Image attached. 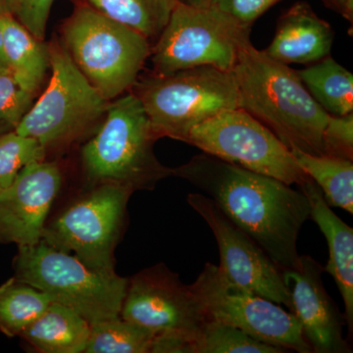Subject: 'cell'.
I'll use <instances>...</instances> for the list:
<instances>
[{"mask_svg":"<svg viewBox=\"0 0 353 353\" xmlns=\"http://www.w3.org/2000/svg\"><path fill=\"white\" fill-rule=\"evenodd\" d=\"M241 330L209 319L194 341V353H283Z\"/></svg>","mask_w":353,"mask_h":353,"instance_id":"25","label":"cell"},{"mask_svg":"<svg viewBox=\"0 0 353 353\" xmlns=\"http://www.w3.org/2000/svg\"><path fill=\"white\" fill-rule=\"evenodd\" d=\"M310 205V219L324 234L329 246V261L324 271L334 278L345 303L348 332L353 329V230L332 210L317 183L309 179L301 185Z\"/></svg>","mask_w":353,"mask_h":353,"instance_id":"17","label":"cell"},{"mask_svg":"<svg viewBox=\"0 0 353 353\" xmlns=\"http://www.w3.org/2000/svg\"><path fill=\"white\" fill-rule=\"evenodd\" d=\"M190 208L208 223L220 252L221 273L229 282L282 304L292 312L289 290L282 270L245 232L236 226L210 197L190 194Z\"/></svg>","mask_w":353,"mask_h":353,"instance_id":"13","label":"cell"},{"mask_svg":"<svg viewBox=\"0 0 353 353\" xmlns=\"http://www.w3.org/2000/svg\"><path fill=\"white\" fill-rule=\"evenodd\" d=\"M309 94L330 115L353 113V75L331 57L297 71Z\"/></svg>","mask_w":353,"mask_h":353,"instance_id":"20","label":"cell"},{"mask_svg":"<svg viewBox=\"0 0 353 353\" xmlns=\"http://www.w3.org/2000/svg\"><path fill=\"white\" fill-rule=\"evenodd\" d=\"M132 190L102 183L74 202L59 217L46 225L41 241L95 270H114L113 253L124 225Z\"/></svg>","mask_w":353,"mask_h":353,"instance_id":"10","label":"cell"},{"mask_svg":"<svg viewBox=\"0 0 353 353\" xmlns=\"http://www.w3.org/2000/svg\"><path fill=\"white\" fill-rule=\"evenodd\" d=\"M109 19L139 32L148 41L157 39L168 23L176 0H85Z\"/></svg>","mask_w":353,"mask_h":353,"instance_id":"22","label":"cell"},{"mask_svg":"<svg viewBox=\"0 0 353 353\" xmlns=\"http://www.w3.org/2000/svg\"><path fill=\"white\" fill-rule=\"evenodd\" d=\"M15 0H0V16L13 15Z\"/></svg>","mask_w":353,"mask_h":353,"instance_id":"33","label":"cell"},{"mask_svg":"<svg viewBox=\"0 0 353 353\" xmlns=\"http://www.w3.org/2000/svg\"><path fill=\"white\" fill-rule=\"evenodd\" d=\"M90 324L73 309L51 303L20 334L32 347L43 353H83Z\"/></svg>","mask_w":353,"mask_h":353,"instance_id":"19","label":"cell"},{"mask_svg":"<svg viewBox=\"0 0 353 353\" xmlns=\"http://www.w3.org/2000/svg\"><path fill=\"white\" fill-rule=\"evenodd\" d=\"M279 1L280 0H211L210 7L250 28L254 21Z\"/></svg>","mask_w":353,"mask_h":353,"instance_id":"30","label":"cell"},{"mask_svg":"<svg viewBox=\"0 0 353 353\" xmlns=\"http://www.w3.org/2000/svg\"><path fill=\"white\" fill-rule=\"evenodd\" d=\"M185 143L246 170L287 185L307 182L289 148L245 109L224 111L190 132Z\"/></svg>","mask_w":353,"mask_h":353,"instance_id":"9","label":"cell"},{"mask_svg":"<svg viewBox=\"0 0 353 353\" xmlns=\"http://www.w3.org/2000/svg\"><path fill=\"white\" fill-rule=\"evenodd\" d=\"M325 155L353 159V113L329 115L323 132Z\"/></svg>","mask_w":353,"mask_h":353,"instance_id":"28","label":"cell"},{"mask_svg":"<svg viewBox=\"0 0 353 353\" xmlns=\"http://www.w3.org/2000/svg\"><path fill=\"white\" fill-rule=\"evenodd\" d=\"M7 68L21 88L36 97L50 68L48 46L13 15L0 16Z\"/></svg>","mask_w":353,"mask_h":353,"instance_id":"18","label":"cell"},{"mask_svg":"<svg viewBox=\"0 0 353 353\" xmlns=\"http://www.w3.org/2000/svg\"><path fill=\"white\" fill-rule=\"evenodd\" d=\"M34 97L20 88L8 69L0 67V136L16 131Z\"/></svg>","mask_w":353,"mask_h":353,"instance_id":"27","label":"cell"},{"mask_svg":"<svg viewBox=\"0 0 353 353\" xmlns=\"http://www.w3.org/2000/svg\"><path fill=\"white\" fill-rule=\"evenodd\" d=\"M297 164L321 190L331 208L353 214V163L345 158L314 155L290 148Z\"/></svg>","mask_w":353,"mask_h":353,"instance_id":"21","label":"cell"},{"mask_svg":"<svg viewBox=\"0 0 353 353\" xmlns=\"http://www.w3.org/2000/svg\"><path fill=\"white\" fill-rule=\"evenodd\" d=\"M323 272L324 267L309 255H299L296 266L282 271L292 312L313 352H352L343 336V315L323 285Z\"/></svg>","mask_w":353,"mask_h":353,"instance_id":"15","label":"cell"},{"mask_svg":"<svg viewBox=\"0 0 353 353\" xmlns=\"http://www.w3.org/2000/svg\"><path fill=\"white\" fill-rule=\"evenodd\" d=\"M172 172L210 197L281 270L296 266L299 232L310 219L303 192L204 152Z\"/></svg>","mask_w":353,"mask_h":353,"instance_id":"1","label":"cell"},{"mask_svg":"<svg viewBox=\"0 0 353 353\" xmlns=\"http://www.w3.org/2000/svg\"><path fill=\"white\" fill-rule=\"evenodd\" d=\"M46 150L36 139L16 132L0 136V194L8 189L26 165L46 160Z\"/></svg>","mask_w":353,"mask_h":353,"instance_id":"26","label":"cell"},{"mask_svg":"<svg viewBox=\"0 0 353 353\" xmlns=\"http://www.w3.org/2000/svg\"><path fill=\"white\" fill-rule=\"evenodd\" d=\"M327 6L343 15L345 19L352 23L353 0H324Z\"/></svg>","mask_w":353,"mask_h":353,"instance_id":"31","label":"cell"},{"mask_svg":"<svg viewBox=\"0 0 353 353\" xmlns=\"http://www.w3.org/2000/svg\"><path fill=\"white\" fill-rule=\"evenodd\" d=\"M54 0H15L13 16L34 38H46V26Z\"/></svg>","mask_w":353,"mask_h":353,"instance_id":"29","label":"cell"},{"mask_svg":"<svg viewBox=\"0 0 353 353\" xmlns=\"http://www.w3.org/2000/svg\"><path fill=\"white\" fill-rule=\"evenodd\" d=\"M0 67L7 68L6 55H4L3 48V32H2L1 25H0Z\"/></svg>","mask_w":353,"mask_h":353,"instance_id":"34","label":"cell"},{"mask_svg":"<svg viewBox=\"0 0 353 353\" xmlns=\"http://www.w3.org/2000/svg\"><path fill=\"white\" fill-rule=\"evenodd\" d=\"M132 88L159 139L185 143L197 125L224 111L241 108L233 74L213 66L166 75L153 73L137 81Z\"/></svg>","mask_w":353,"mask_h":353,"instance_id":"5","label":"cell"},{"mask_svg":"<svg viewBox=\"0 0 353 353\" xmlns=\"http://www.w3.org/2000/svg\"><path fill=\"white\" fill-rule=\"evenodd\" d=\"M61 187L62 172L57 162L26 165L12 185L0 194V243H39Z\"/></svg>","mask_w":353,"mask_h":353,"instance_id":"14","label":"cell"},{"mask_svg":"<svg viewBox=\"0 0 353 353\" xmlns=\"http://www.w3.org/2000/svg\"><path fill=\"white\" fill-rule=\"evenodd\" d=\"M155 334L121 316L90 325L83 353H152Z\"/></svg>","mask_w":353,"mask_h":353,"instance_id":"24","label":"cell"},{"mask_svg":"<svg viewBox=\"0 0 353 353\" xmlns=\"http://www.w3.org/2000/svg\"><path fill=\"white\" fill-rule=\"evenodd\" d=\"M74 63L108 101L138 81L150 57V41L83 3L62 26V41Z\"/></svg>","mask_w":353,"mask_h":353,"instance_id":"4","label":"cell"},{"mask_svg":"<svg viewBox=\"0 0 353 353\" xmlns=\"http://www.w3.org/2000/svg\"><path fill=\"white\" fill-rule=\"evenodd\" d=\"M51 77L16 132L36 139L46 152L81 141L101 125L109 102L74 63L61 41L48 44Z\"/></svg>","mask_w":353,"mask_h":353,"instance_id":"7","label":"cell"},{"mask_svg":"<svg viewBox=\"0 0 353 353\" xmlns=\"http://www.w3.org/2000/svg\"><path fill=\"white\" fill-rule=\"evenodd\" d=\"M176 2L196 8H208L210 7L211 0H176Z\"/></svg>","mask_w":353,"mask_h":353,"instance_id":"32","label":"cell"},{"mask_svg":"<svg viewBox=\"0 0 353 353\" xmlns=\"http://www.w3.org/2000/svg\"><path fill=\"white\" fill-rule=\"evenodd\" d=\"M121 318L150 330L155 336H174L194 341L208 321L205 309L190 285L163 264L129 280Z\"/></svg>","mask_w":353,"mask_h":353,"instance_id":"12","label":"cell"},{"mask_svg":"<svg viewBox=\"0 0 353 353\" xmlns=\"http://www.w3.org/2000/svg\"><path fill=\"white\" fill-rule=\"evenodd\" d=\"M158 136L134 92L109 102L103 122L82 148L83 173L92 187L115 183L132 190H152L173 176L154 154Z\"/></svg>","mask_w":353,"mask_h":353,"instance_id":"3","label":"cell"},{"mask_svg":"<svg viewBox=\"0 0 353 353\" xmlns=\"http://www.w3.org/2000/svg\"><path fill=\"white\" fill-rule=\"evenodd\" d=\"M250 28L217 9L176 3L150 51L154 74L213 66L231 72Z\"/></svg>","mask_w":353,"mask_h":353,"instance_id":"8","label":"cell"},{"mask_svg":"<svg viewBox=\"0 0 353 353\" xmlns=\"http://www.w3.org/2000/svg\"><path fill=\"white\" fill-rule=\"evenodd\" d=\"M240 108L271 130L289 150L325 155L323 132L330 114L316 102L297 71L248 43L232 69Z\"/></svg>","mask_w":353,"mask_h":353,"instance_id":"2","label":"cell"},{"mask_svg":"<svg viewBox=\"0 0 353 353\" xmlns=\"http://www.w3.org/2000/svg\"><path fill=\"white\" fill-rule=\"evenodd\" d=\"M15 278L44 292L52 303L73 309L90 325L119 317L129 279L90 268L75 255L43 241L18 246Z\"/></svg>","mask_w":353,"mask_h":353,"instance_id":"6","label":"cell"},{"mask_svg":"<svg viewBox=\"0 0 353 353\" xmlns=\"http://www.w3.org/2000/svg\"><path fill=\"white\" fill-rule=\"evenodd\" d=\"M334 32L306 2H297L278 21L265 54L280 63L312 64L330 57Z\"/></svg>","mask_w":353,"mask_h":353,"instance_id":"16","label":"cell"},{"mask_svg":"<svg viewBox=\"0 0 353 353\" xmlns=\"http://www.w3.org/2000/svg\"><path fill=\"white\" fill-rule=\"evenodd\" d=\"M209 319L245 332L255 340L287 352H313L296 315L280 304L229 282L208 262L190 285Z\"/></svg>","mask_w":353,"mask_h":353,"instance_id":"11","label":"cell"},{"mask_svg":"<svg viewBox=\"0 0 353 353\" xmlns=\"http://www.w3.org/2000/svg\"><path fill=\"white\" fill-rule=\"evenodd\" d=\"M52 303L27 283L12 278L0 285V332L9 338L20 336Z\"/></svg>","mask_w":353,"mask_h":353,"instance_id":"23","label":"cell"}]
</instances>
